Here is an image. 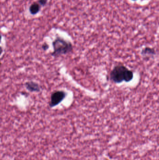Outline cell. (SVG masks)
<instances>
[{"label": "cell", "instance_id": "obj_7", "mask_svg": "<svg viewBox=\"0 0 159 160\" xmlns=\"http://www.w3.org/2000/svg\"><path fill=\"white\" fill-rule=\"evenodd\" d=\"M47 1H48V0H39L38 2H39V5L43 6L46 5L47 2Z\"/></svg>", "mask_w": 159, "mask_h": 160}, {"label": "cell", "instance_id": "obj_11", "mask_svg": "<svg viewBox=\"0 0 159 160\" xmlns=\"http://www.w3.org/2000/svg\"><path fill=\"white\" fill-rule=\"evenodd\" d=\"M108 160V159H105V160Z\"/></svg>", "mask_w": 159, "mask_h": 160}, {"label": "cell", "instance_id": "obj_2", "mask_svg": "<svg viewBox=\"0 0 159 160\" xmlns=\"http://www.w3.org/2000/svg\"><path fill=\"white\" fill-rule=\"evenodd\" d=\"M52 45L54 51L52 53L51 55L54 57L67 54L73 50V46L71 43L60 37L56 38L53 42Z\"/></svg>", "mask_w": 159, "mask_h": 160}, {"label": "cell", "instance_id": "obj_9", "mask_svg": "<svg viewBox=\"0 0 159 160\" xmlns=\"http://www.w3.org/2000/svg\"><path fill=\"white\" fill-rule=\"evenodd\" d=\"M2 52H3V49L2 47L0 46V55L2 54Z\"/></svg>", "mask_w": 159, "mask_h": 160}, {"label": "cell", "instance_id": "obj_3", "mask_svg": "<svg viewBox=\"0 0 159 160\" xmlns=\"http://www.w3.org/2000/svg\"><path fill=\"white\" fill-rule=\"evenodd\" d=\"M66 96V93L63 91H55L51 95V101L49 105L51 108L59 105L64 100Z\"/></svg>", "mask_w": 159, "mask_h": 160}, {"label": "cell", "instance_id": "obj_5", "mask_svg": "<svg viewBox=\"0 0 159 160\" xmlns=\"http://www.w3.org/2000/svg\"><path fill=\"white\" fill-rule=\"evenodd\" d=\"M141 55L145 58H150L155 55V51L153 49L150 47H146L142 50Z\"/></svg>", "mask_w": 159, "mask_h": 160}, {"label": "cell", "instance_id": "obj_8", "mask_svg": "<svg viewBox=\"0 0 159 160\" xmlns=\"http://www.w3.org/2000/svg\"><path fill=\"white\" fill-rule=\"evenodd\" d=\"M48 48H49V45H48V44H47V43H44L43 44L42 49L43 50H47Z\"/></svg>", "mask_w": 159, "mask_h": 160}, {"label": "cell", "instance_id": "obj_6", "mask_svg": "<svg viewBox=\"0 0 159 160\" xmlns=\"http://www.w3.org/2000/svg\"><path fill=\"white\" fill-rule=\"evenodd\" d=\"M40 6L39 3H34L30 6L29 11L32 15H36L39 12Z\"/></svg>", "mask_w": 159, "mask_h": 160}, {"label": "cell", "instance_id": "obj_1", "mask_svg": "<svg viewBox=\"0 0 159 160\" xmlns=\"http://www.w3.org/2000/svg\"><path fill=\"white\" fill-rule=\"evenodd\" d=\"M133 78V72L123 65L115 66L110 74L111 81L115 83H120L123 81L129 82Z\"/></svg>", "mask_w": 159, "mask_h": 160}, {"label": "cell", "instance_id": "obj_4", "mask_svg": "<svg viewBox=\"0 0 159 160\" xmlns=\"http://www.w3.org/2000/svg\"><path fill=\"white\" fill-rule=\"evenodd\" d=\"M25 86L28 91H30L31 92H38L40 91L41 89L40 86L38 83L33 81L28 82H26L25 83Z\"/></svg>", "mask_w": 159, "mask_h": 160}, {"label": "cell", "instance_id": "obj_10", "mask_svg": "<svg viewBox=\"0 0 159 160\" xmlns=\"http://www.w3.org/2000/svg\"><path fill=\"white\" fill-rule=\"evenodd\" d=\"M1 40H2V36H1V35H0V43H1Z\"/></svg>", "mask_w": 159, "mask_h": 160}, {"label": "cell", "instance_id": "obj_12", "mask_svg": "<svg viewBox=\"0 0 159 160\" xmlns=\"http://www.w3.org/2000/svg\"><path fill=\"white\" fill-rule=\"evenodd\" d=\"M132 1H137V0H132Z\"/></svg>", "mask_w": 159, "mask_h": 160}]
</instances>
